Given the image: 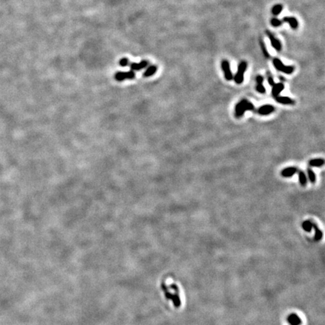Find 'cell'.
Returning a JSON list of instances; mask_svg holds the SVG:
<instances>
[{
	"mask_svg": "<svg viewBox=\"0 0 325 325\" xmlns=\"http://www.w3.org/2000/svg\"><path fill=\"white\" fill-rule=\"evenodd\" d=\"M254 105L247 100H241L235 107V114L237 118L243 117L246 111H254Z\"/></svg>",
	"mask_w": 325,
	"mask_h": 325,
	"instance_id": "cell-1",
	"label": "cell"
},
{
	"mask_svg": "<svg viewBox=\"0 0 325 325\" xmlns=\"http://www.w3.org/2000/svg\"><path fill=\"white\" fill-rule=\"evenodd\" d=\"M273 65H274L275 68H276L277 70L282 71V72H284V73L285 74H288V75L293 73V70H294V68H293V66H285V65H284V64L278 58H275L274 60H273Z\"/></svg>",
	"mask_w": 325,
	"mask_h": 325,
	"instance_id": "cell-2",
	"label": "cell"
},
{
	"mask_svg": "<svg viewBox=\"0 0 325 325\" xmlns=\"http://www.w3.org/2000/svg\"><path fill=\"white\" fill-rule=\"evenodd\" d=\"M247 69V63L243 61L241 62L239 65L238 67V70H237V73L235 75V77L233 78L235 82L236 83L237 85H241L242 83L244 81V74L245 71Z\"/></svg>",
	"mask_w": 325,
	"mask_h": 325,
	"instance_id": "cell-3",
	"label": "cell"
},
{
	"mask_svg": "<svg viewBox=\"0 0 325 325\" xmlns=\"http://www.w3.org/2000/svg\"><path fill=\"white\" fill-rule=\"evenodd\" d=\"M162 288H163L162 290H164V293H165L166 297L169 300H172L173 303H174V305H175L176 307L180 306L181 300H180V298H179V293H175V294H172V293H169V291H168L167 288H166V287L165 284H164V283L162 284Z\"/></svg>",
	"mask_w": 325,
	"mask_h": 325,
	"instance_id": "cell-4",
	"label": "cell"
},
{
	"mask_svg": "<svg viewBox=\"0 0 325 325\" xmlns=\"http://www.w3.org/2000/svg\"><path fill=\"white\" fill-rule=\"evenodd\" d=\"M135 76V72L133 70L129 71H117L115 75V79L117 81H122L125 79H133Z\"/></svg>",
	"mask_w": 325,
	"mask_h": 325,
	"instance_id": "cell-5",
	"label": "cell"
},
{
	"mask_svg": "<svg viewBox=\"0 0 325 325\" xmlns=\"http://www.w3.org/2000/svg\"><path fill=\"white\" fill-rule=\"evenodd\" d=\"M221 69L224 72L225 78L227 79V81H230V80H232V79L233 78V73H232L231 69H230V65H229V63L228 62L227 60H222Z\"/></svg>",
	"mask_w": 325,
	"mask_h": 325,
	"instance_id": "cell-6",
	"label": "cell"
},
{
	"mask_svg": "<svg viewBox=\"0 0 325 325\" xmlns=\"http://www.w3.org/2000/svg\"><path fill=\"white\" fill-rule=\"evenodd\" d=\"M267 32V36H268L269 40H270L271 45H273V47H274L277 51H280L281 50H282V44H281L280 41H279L278 38H276L275 37V36H273V34L271 33V32H269V31H268V30H267V32Z\"/></svg>",
	"mask_w": 325,
	"mask_h": 325,
	"instance_id": "cell-7",
	"label": "cell"
},
{
	"mask_svg": "<svg viewBox=\"0 0 325 325\" xmlns=\"http://www.w3.org/2000/svg\"><path fill=\"white\" fill-rule=\"evenodd\" d=\"M275 111V108L274 106L271 105H262L261 107H260L258 109V113L260 115H269L272 113H273Z\"/></svg>",
	"mask_w": 325,
	"mask_h": 325,
	"instance_id": "cell-8",
	"label": "cell"
},
{
	"mask_svg": "<svg viewBox=\"0 0 325 325\" xmlns=\"http://www.w3.org/2000/svg\"><path fill=\"white\" fill-rule=\"evenodd\" d=\"M148 66V62L147 60H142L139 63H132L130 64V68L133 71H139V70H141L142 69H145Z\"/></svg>",
	"mask_w": 325,
	"mask_h": 325,
	"instance_id": "cell-9",
	"label": "cell"
},
{
	"mask_svg": "<svg viewBox=\"0 0 325 325\" xmlns=\"http://www.w3.org/2000/svg\"><path fill=\"white\" fill-rule=\"evenodd\" d=\"M257 81V87H256V90L258 91L259 93L263 94L266 93V88L264 87V86L263 85V78L261 75H258L257 76L256 78Z\"/></svg>",
	"mask_w": 325,
	"mask_h": 325,
	"instance_id": "cell-10",
	"label": "cell"
},
{
	"mask_svg": "<svg viewBox=\"0 0 325 325\" xmlns=\"http://www.w3.org/2000/svg\"><path fill=\"white\" fill-rule=\"evenodd\" d=\"M284 85L283 83H275L274 85L273 86V90H272V94L275 98L276 96H279V94L281 93L282 90H284Z\"/></svg>",
	"mask_w": 325,
	"mask_h": 325,
	"instance_id": "cell-11",
	"label": "cell"
},
{
	"mask_svg": "<svg viewBox=\"0 0 325 325\" xmlns=\"http://www.w3.org/2000/svg\"><path fill=\"white\" fill-rule=\"evenodd\" d=\"M297 172V169L296 167H287L281 172V175L284 178H290L292 177Z\"/></svg>",
	"mask_w": 325,
	"mask_h": 325,
	"instance_id": "cell-12",
	"label": "cell"
},
{
	"mask_svg": "<svg viewBox=\"0 0 325 325\" xmlns=\"http://www.w3.org/2000/svg\"><path fill=\"white\" fill-rule=\"evenodd\" d=\"M275 99H276V100L278 102V103L282 104V105H294L295 104V102L293 101L292 99L287 97V96H278L275 98Z\"/></svg>",
	"mask_w": 325,
	"mask_h": 325,
	"instance_id": "cell-13",
	"label": "cell"
},
{
	"mask_svg": "<svg viewBox=\"0 0 325 325\" xmlns=\"http://www.w3.org/2000/svg\"><path fill=\"white\" fill-rule=\"evenodd\" d=\"M288 322L291 325H300L302 323V321L296 314H291L288 317Z\"/></svg>",
	"mask_w": 325,
	"mask_h": 325,
	"instance_id": "cell-14",
	"label": "cell"
},
{
	"mask_svg": "<svg viewBox=\"0 0 325 325\" xmlns=\"http://www.w3.org/2000/svg\"><path fill=\"white\" fill-rule=\"evenodd\" d=\"M284 22H287L288 23H289L292 29H293V30H296V29H297V27H298V24H299V23H298V21H297V20L295 18V17H285L284 18Z\"/></svg>",
	"mask_w": 325,
	"mask_h": 325,
	"instance_id": "cell-15",
	"label": "cell"
},
{
	"mask_svg": "<svg viewBox=\"0 0 325 325\" xmlns=\"http://www.w3.org/2000/svg\"><path fill=\"white\" fill-rule=\"evenodd\" d=\"M309 166L312 167H321L324 164V160L322 158H317V159H312L309 163Z\"/></svg>",
	"mask_w": 325,
	"mask_h": 325,
	"instance_id": "cell-16",
	"label": "cell"
},
{
	"mask_svg": "<svg viewBox=\"0 0 325 325\" xmlns=\"http://www.w3.org/2000/svg\"><path fill=\"white\" fill-rule=\"evenodd\" d=\"M312 228H313V229H315V240L320 241L322 239L323 233H322V230L318 227V226L316 225L315 224H314V223H312Z\"/></svg>",
	"mask_w": 325,
	"mask_h": 325,
	"instance_id": "cell-17",
	"label": "cell"
},
{
	"mask_svg": "<svg viewBox=\"0 0 325 325\" xmlns=\"http://www.w3.org/2000/svg\"><path fill=\"white\" fill-rule=\"evenodd\" d=\"M298 177H299V182L300 185L305 187L307 184V178L306 175L303 171H299L298 172Z\"/></svg>",
	"mask_w": 325,
	"mask_h": 325,
	"instance_id": "cell-18",
	"label": "cell"
},
{
	"mask_svg": "<svg viewBox=\"0 0 325 325\" xmlns=\"http://www.w3.org/2000/svg\"><path fill=\"white\" fill-rule=\"evenodd\" d=\"M157 69V67L156 66H154V65L150 66L148 68V69H147L146 71H145V73H144V76H145V77H146V78L152 76V75H154L155 72H156Z\"/></svg>",
	"mask_w": 325,
	"mask_h": 325,
	"instance_id": "cell-19",
	"label": "cell"
},
{
	"mask_svg": "<svg viewBox=\"0 0 325 325\" xmlns=\"http://www.w3.org/2000/svg\"><path fill=\"white\" fill-rule=\"evenodd\" d=\"M302 227H303V229L305 231L309 233V232L312 231V223L310 221H305L302 224Z\"/></svg>",
	"mask_w": 325,
	"mask_h": 325,
	"instance_id": "cell-20",
	"label": "cell"
},
{
	"mask_svg": "<svg viewBox=\"0 0 325 325\" xmlns=\"http://www.w3.org/2000/svg\"><path fill=\"white\" fill-rule=\"evenodd\" d=\"M282 9H283V6L281 4H278V5L273 6V8H272V13L275 16H277L282 12Z\"/></svg>",
	"mask_w": 325,
	"mask_h": 325,
	"instance_id": "cell-21",
	"label": "cell"
},
{
	"mask_svg": "<svg viewBox=\"0 0 325 325\" xmlns=\"http://www.w3.org/2000/svg\"><path fill=\"white\" fill-rule=\"evenodd\" d=\"M307 174H308V177L309 181H311L312 184H315L316 181V176L315 173L314 172V171L311 169H307Z\"/></svg>",
	"mask_w": 325,
	"mask_h": 325,
	"instance_id": "cell-22",
	"label": "cell"
},
{
	"mask_svg": "<svg viewBox=\"0 0 325 325\" xmlns=\"http://www.w3.org/2000/svg\"><path fill=\"white\" fill-rule=\"evenodd\" d=\"M260 47H261V50L262 51H263V55H264L265 57H267V58H269V53H268V51H267V47H266L264 41H263V39H261V38L260 39Z\"/></svg>",
	"mask_w": 325,
	"mask_h": 325,
	"instance_id": "cell-23",
	"label": "cell"
},
{
	"mask_svg": "<svg viewBox=\"0 0 325 325\" xmlns=\"http://www.w3.org/2000/svg\"><path fill=\"white\" fill-rule=\"evenodd\" d=\"M270 23H271V24H272V26H273L274 27H278V26H280L282 23V21H281L280 20L277 19V18H273L270 21Z\"/></svg>",
	"mask_w": 325,
	"mask_h": 325,
	"instance_id": "cell-24",
	"label": "cell"
},
{
	"mask_svg": "<svg viewBox=\"0 0 325 325\" xmlns=\"http://www.w3.org/2000/svg\"><path fill=\"white\" fill-rule=\"evenodd\" d=\"M119 64L121 66H123V67H125V66H126L129 64V60L127 58H122L120 60Z\"/></svg>",
	"mask_w": 325,
	"mask_h": 325,
	"instance_id": "cell-25",
	"label": "cell"
},
{
	"mask_svg": "<svg viewBox=\"0 0 325 325\" xmlns=\"http://www.w3.org/2000/svg\"><path fill=\"white\" fill-rule=\"evenodd\" d=\"M268 83H269V85L272 87H273L275 84L274 79H273V78L272 77L271 75H269V76H268Z\"/></svg>",
	"mask_w": 325,
	"mask_h": 325,
	"instance_id": "cell-26",
	"label": "cell"
}]
</instances>
